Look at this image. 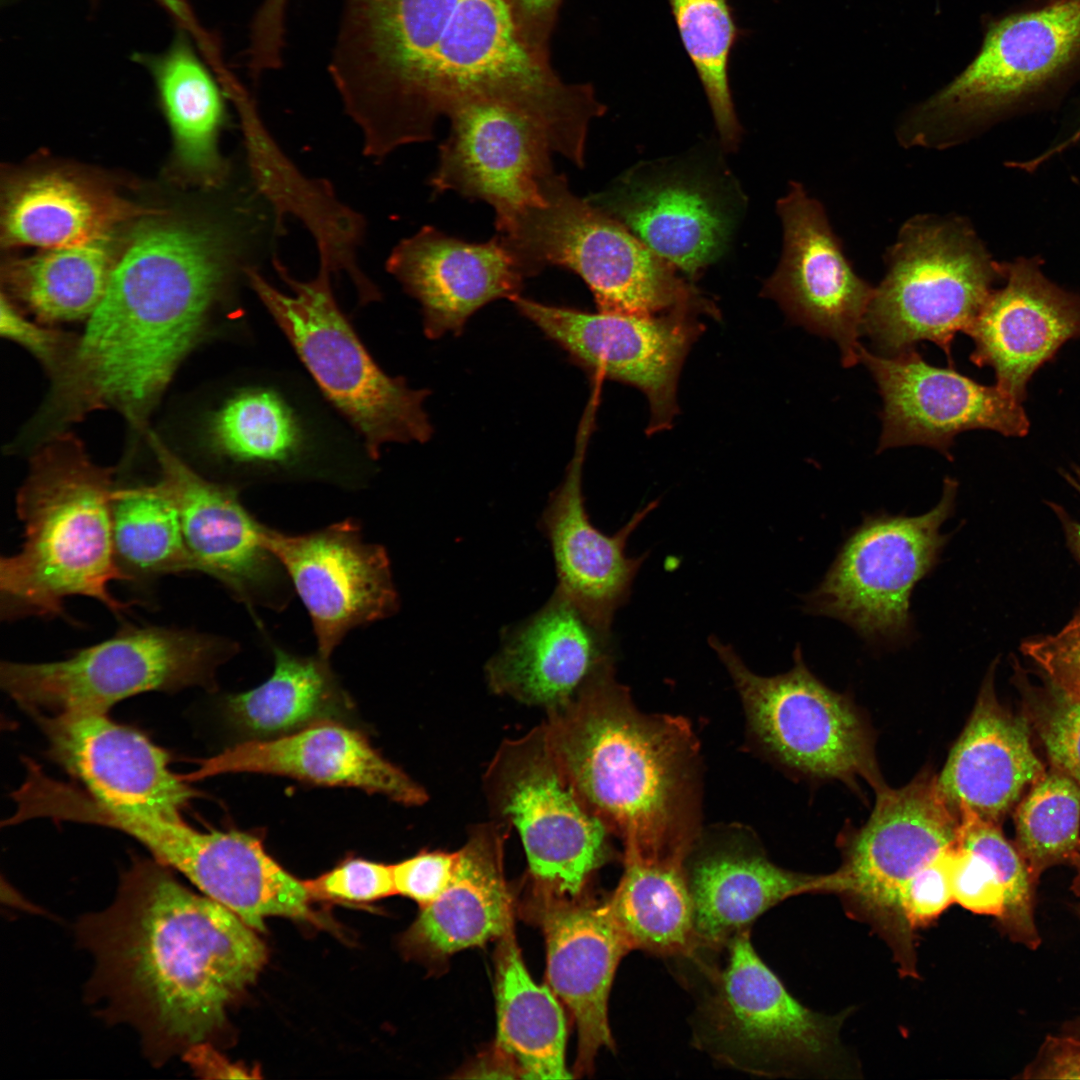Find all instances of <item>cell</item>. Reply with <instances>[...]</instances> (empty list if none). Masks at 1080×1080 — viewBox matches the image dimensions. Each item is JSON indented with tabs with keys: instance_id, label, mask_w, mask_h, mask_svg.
<instances>
[{
	"instance_id": "1",
	"label": "cell",
	"mask_w": 1080,
	"mask_h": 1080,
	"mask_svg": "<svg viewBox=\"0 0 1080 1080\" xmlns=\"http://www.w3.org/2000/svg\"><path fill=\"white\" fill-rule=\"evenodd\" d=\"M172 871L134 858L112 903L76 928L93 960L90 1002L134 1028L155 1064L209 1042L266 961L256 930Z\"/></svg>"
},
{
	"instance_id": "2",
	"label": "cell",
	"mask_w": 1080,
	"mask_h": 1080,
	"mask_svg": "<svg viewBox=\"0 0 1080 1080\" xmlns=\"http://www.w3.org/2000/svg\"><path fill=\"white\" fill-rule=\"evenodd\" d=\"M329 72L376 162L432 139L462 102L560 78L522 41L504 0H344Z\"/></svg>"
},
{
	"instance_id": "3",
	"label": "cell",
	"mask_w": 1080,
	"mask_h": 1080,
	"mask_svg": "<svg viewBox=\"0 0 1080 1080\" xmlns=\"http://www.w3.org/2000/svg\"><path fill=\"white\" fill-rule=\"evenodd\" d=\"M261 258L257 231L234 213L222 222L139 229L55 374L52 402L59 416L79 420L92 410L115 408L141 422L230 280Z\"/></svg>"
},
{
	"instance_id": "4",
	"label": "cell",
	"mask_w": 1080,
	"mask_h": 1080,
	"mask_svg": "<svg viewBox=\"0 0 1080 1080\" xmlns=\"http://www.w3.org/2000/svg\"><path fill=\"white\" fill-rule=\"evenodd\" d=\"M547 714L563 774L624 848L687 856L700 835L698 742L689 722L637 710L613 663Z\"/></svg>"
},
{
	"instance_id": "5",
	"label": "cell",
	"mask_w": 1080,
	"mask_h": 1080,
	"mask_svg": "<svg viewBox=\"0 0 1080 1080\" xmlns=\"http://www.w3.org/2000/svg\"><path fill=\"white\" fill-rule=\"evenodd\" d=\"M113 474L72 437L55 439L33 457L16 497L23 542L0 559L2 621L65 618V602L75 596L98 601L121 620L139 603L119 600L110 589L124 582L113 544Z\"/></svg>"
},
{
	"instance_id": "6",
	"label": "cell",
	"mask_w": 1080,
	"mask_h": 1080,
	"mask_svg": "<svg viewBox=\"0 0 1080 1080\" xmlns=\"http://www.w3.org/2000/svg\"><path fill=\"white\" fill-rule=\"evenodd\" d=\"M271 260L291 294L274 287L259 267L249 268L246 280L322 392L361 434L369 457L377 459L388 443L429 440V392L410 388L376 364L336 302L331 271L319 265L313 279L300 281L277 252Z\"/></svg>"
},
{
	"instance_id": "7",
	"label": "cell",
	"mask_w": 1080,
	"mask_h": 1080,
	"mask_svg": "<svg viewBox=\"0 0 1080 1080\" xmlns=\"http://www.w3.org/2000/svg\"><path fill=\"white\" fill-rule=\"evenodd\" d=\"M531 276L558 266L581 277L599 312L658 315L710 309L671 264L618 220L576 196L556 172L543 200L497 229Z\"/></svg>"
},
{
	"instance_id": "8",
	"label": "cell",
	"mask_w": 1080,
	"mask_h": 1080,
	"mask_svg": "<svg viewBox=\"0 0 1080 1080\" xmlns=\"http://www.w3.org/2000/svg\"><path fill=\"white\" fill-rule=\"evenodd\" d=\"M885 264L862 334L885 356L933 342L953 365L954 337L965 332L1003 280V263L993 259L967 219L927 214L902 225Z\"/></svg>"
},
{
	"instance_id": "9",
	"label": "cell",
	"mask_w": 1080,
	"mask_h": 1080,
	"mask_svg": "<svg viewBox=\"0 0 1080 1080\" xmlns=\"http://www.w3.org/2000/svg\"><path fill=\"white\" fill-rule=\"evenodd\" d=\"M239 651L231 638L193 628L123 623L110 638L51 662L3 661V691L31 716L107 713L144 692L215 686Z\"/></svg>"
},
{
	"instance_id": "10",
	"label": "cell",
	"mask_w": 1080,
	"mask_h": 1080,
	"mask_svg": "<svg viewBox=\"0 0 1080 1080\" xmlns=\"http://www.w3.org/2000/svg\"><path fill=\"white\" fill-rule=\"evenodd\" d=\"M1080 56V0H1058L989 26L973 61L900 124L905 146L946 148L998 120Z\"/></svg>"
},
{
	"instance_id": "11",
	"label": "cell",
	"mask_w": 1080,
	"mask_h": 1080,
	"mask_svg": "<svg viewBox=\"0 0 1080 1080\" xmlns=\"http://www.w3.org/2000/svg\"><path fill=\"white\" fill-rule=\"evenodd\" d=\"M750 928L723 947L721 965L702 960L705 991L692 1018L696 1048L730 1068L780 1076L823 1056L842 1017L803 1006L756 953Z\"/></svg>"
},
{
	"instance_id": "12",
	"label": "cell",
	"mask_w": 1080,
	"mask_h": 1080,
	"mask_svg": "<svg viewBox=\"0 0 1080 1080\" xmlns=\"http://www.w3.org/2000/svg\"><path fill=\"white\" fill-rule=\"evenodd\" d=\"M957 488V481L946 477L940 501L919 516L866 515L821 583L804 597V610L847 624L871 645L910 641L911 595L950 539L940 528L954 512Z\"/></svg>"
},
{
	"instance_id": "13",
	"label": "cell",
	"mask_w": 1080,
	"mask_h": 1080,
	"mask_svg": "<svg viewBox=\"0 0 1080 1080\" xmlns=\"http://www.w3.org/2000/svg\"><path fill=\"white\" fill-rule=\"evenodd\" d=\"M708 643L735 685L752 735L778 763L812 778L847 784L860 778L874 791L885 786L862 712L812 674L799 646L789 671L765 677L752 672L730 644L714 635Z\"/></svg>"
},
{
	"instance_id": "14",
	"label": "cell",
	"mask_w": 1080,
	"mask_h": 1080,
	"mask_svg": "<svg viewBox=\"0 0 1080 1080\" xmlns=\"http://www.w3.org/2000/svg\"><path fill=\"white\" fill-rule=\"evenodd\" d=\"M484 786L501 824L519 833L541 894L579 897L611 856L610 832L570 786L543 724L500 745Z\"/></svg>"
},
{
	"instance_id": "15",
	"label": "cell",
	"mask_w": 1080,
	"mask_h": 1080,
	"mask_svg": "<svg viewBox=\"0 0 1080 1080\" xmlns=\"http://www.w3.org/2000/svg\"><path fill=\"white\" fill-rule=\"evenodd\" d=\"M715 158L641 162L587 199L675 269L694 278L727 251L745 198Z\"/></svg>"
},
{
	"instance_id": "16",
	"label": "cell",
	"mask_w": 1080,
	"mask_h": 1080,
	"mask_svg": "<svg viewBox=\"0 0 1080 1080\" xmlns=\"http://www.w3.org/2000/svg\"><path fill=\"white\" fill-rule=\"evenodd\" d=\"M446 117L450 132L429 181L435 193L485 201L495 210L496 229L543 200L544 185L555 173L554 150L535 105L480 97L456 105Z\"/></svg>"
},
{
	"instance_id": "17",
	"label": "cell",
	"mask_w": 1080,
	"mask_h": 1080,
	"mask_svg": "<svg viewBox=\"0 0 1080 1080\" xmlns=\"http://www.w3.org/2000/svg\"><path fill=\"white\" fill-rule=\"evenodd\" d=\"M518 311L578 364L600 379L635 386L648 399L650 433L667 429L677 412L684 359L700 333L689 310L658 315L587 313L520 295Z\"/></svg>"
},
{
	"instance_id": "18",
	"label": "cell",
	"mask_w": 1080,
	"mask_h": 1080,
	"mask_svg": "<svg viewBox=\"0 0 1080 1080\" xmlns=\"http://www.w3.org/2000/svg\"><path fill=\"white\" fill-rule=\"evenodd\" d=\"M261 539L307 610L322 657L329 659L351 630L398 612L388 553L364 539L357 521L346 519L302 534L262 524Z\"/></svg>"
},
{
	"instance_id": "19",
	"label": "cell",
	"mask_w": 1080,
	"mask_h": 1080,
	"mask_svg": "<svg viewBox=\"0 0 1080 1080\" xmlns=\"http://www.w3.org/2000/svg\"><path fill=\"white\" fill-rule=\"evenodd\" d=\"M875 792L869 819L844 840L843 863L836 871L840 894L905 938L901 893L921 869L956 844L960 817L928 770L901 788L886 785Z\"/></svg>"
},
{
	"instance_id": "20",
	"label": "cell",
	"mask_w": 1080,
	"mask_h": 1080,
	"mask_svg": "<svg viewBox=\"0 0 1080 1080\" xmlns=\"http://www.w3.org/2000/svg\"><path fill=\"white\" fill-rule=\"evenodd\" d=\"M151 440L159 481L179 509L196 572L220 583L262 629L255 610L280 612L294 595L281 564L262 542L263 523L245 508L236 486L203 477L157 439Z\"/></svg>"
},
{
	"instance_id": "21",
	"label": "cell",
	"mask_w": 1080,
	"mask_h": 1080,
	"mask_svg": "<svg viewBox=\"0 0 1080 1080\" xmlns=\"http://www.w3.org/2000/svg\"><path fill=\"white\" fill-rule=\"evenodd\" d=\"M783 249L763 295L792 321L830 338L844 367L858 362L864 317L875 287L860 278L845 257L822 204L792 182L776 204Z\"/></svg>"
},
{
	"instance_id": "22",
	"label": "cell",
	"mask_w": 1080,
	"mask_h": 1080,
	"mask_svg": "<svg viewBox=\"0 0 1080 1080\" xmlns=\"http://www.w3.org/2000/svg\"><path fill=\"white\" fill-rule=\"evenodd\" d=\"M859 359L871 373L883 400L877 453L923 445L952 460L957 434L989 429L1024 436L1029 429L1021 402L997 385L985 386L948 368L927 363L914 349L893 356L861 346Z\"/></svg>"
},
{
	"instance_id": "23",
	"label": "cell",
	"mask_w": 1080,
	"mask_h": 1080,
	"mask_svg": "<svg viewBox=\"0 0 1080 1080\" xmlns=\"http://www.w3.org/2000/svg\"><path fill=\"white\" fill-rule=\"evenodd\" d=\"M48 757L96 806L118 814L180 820L197 793L169 767V754L105 713L37 714Z\"/></svg>"
},
{
	"instance_id": "24",
	"label": "cell",
	"mask_w": 1080,
	"mask_h": 1080,
	"mask_svg": "<svg viewBox=\"0 0 1080 1080\" xmlns=\"http://www.w3.org/2000/svg\"><path fill=\"white\" fill-rule=\"evenodd\" d=\"M136 839L155 860L183 874L256 931L265 930L270 916L322 922L304 881L283 869L254 835L202 832L183 819H154L138 827Z\"/></svg>"
},
{
	"instance_id": "25",
	"label": "cell",
	"mask_w": 1080,
	"mask_h": 1080,
	"mask_svg": "<svg viewBox=\"0 0 1080 1080\" xmlns=\"http://www.w3.org/2000/svg\"><path fill=\"white\" fill-rule=\"evenodd\" d=\"M579 424L573 457L540 519L557 572L556 589L564 593L601 632L610 635L616 611L629 599L633 581L647 553L626 555L629 536L653 511L648 503L615 534L598 530L588 517L582 494V468L594 425L599 392L593 390Z\"/></svg>"
},
{
	"instance_id": "26",
	"label": "cell",
	"mask_w": 1080,
	"mask_h": 1080,
	"mask_svg": "<svg viewBox=\"0 0 1080 1080\" xmlns=\"http://www.w3.org/2000/svg\"><path fill=\"white\" fill-rule=\"evenodd\" d=\"M386 269L420 303L431 339L460 333L472 314L494 300L519 296L531 276L500 235L471 243L432 226L401 240Z\"/></svg>"
},
{
	"instance_id": "27",
	"label": "cell",
	"mask_w": 1080,
	"mask_h": 1080,
	"mask_svg": "<svg viewBox=\"0 0 1080 1080\" xmlns=\"http://www.w3.org/2000/svg\"><path fill=\"white\" fill-rule=\"evenodd\" d=\"M1040 257L1003 263L1004 286L994 289L965 330L971 361L995 371L996 385L1023 402L1034 372L1069 339L1080 337V296L1050 281Z\"/></svg>"
},
{
	"instance_id": "28",
	"label": "cell",
	"mask_w": 1080,
	"mask_h": 1080,
	"mask_svg": "<svg viewBox=\"0 0 1080 1080\" xmlns=\"http://www.w3.org/2000/svg\"><path fill=\"white\" fill-rule=\"evenodd\" d=\"M700 953L720 951L764 912L801 894L839 893L836 872L799 873L779 867L742 831L698 836L685 860Z\"/></svg>"
},
{
	"instance_id": "29",
	"label": "cell",
	"mask_w": 1080,
	"mask_h": 1080,
	"mask_svg": "<svg viewBox=\"0 0 1080 1080\" xmlns=\"http://www.w3.org/2000/svg\"><path fill=\"white\" fill-rule=\"evenodd\" d=\"M539 920L549 987L577 1030L575 1070L586 1074L602 1048L614 1049L608 1000L622 957L632 950L603 901L543 896Z\"/></svg>"
},
{
	"instance_id": "30",
	"label": "cell",
	"mask_w": 1080,
	"mask_h": 1080,
	"mask_svg": "<svg viewBox=\"0 0 1080 1080\" xmlns=\"http://www.w3.org/2000/svg\"><path fill=\"white\" fill-rule=\"evenodd\" d=\"M609 635L560 590L536 613L503 633L485 667L489 688L547 712L571 702L613 663Z\"/></svg>"
},
{
	"instance_id": "31",
	"label": "cell",
	"mask_w": 1080,
	"mask_h": 1080,
	"mask_svg": "<svg viewBox=\"0 0 1080 1080\" xmlns=\"http://www.w3.org/2000/svg\"><path fill=\"white\" fill-rule=\"evenodd\" d=\"M242 772L358 788L407 806L422 805L428 799L424 788L386 760L361 732L329 720L234 745L201 761L193 778Z\"/></svg>"
},
{
	"instance_id": "32",
	"label": "cell",
	"mask_w": 1080,
	"mask_h": 1080,
	"mask_svg": "<svg viewBox=\"0 0 1080 1080\" xmlns=\"http://www.w3.org/2000/svg\"><path fill=\"white\" fill-rule=\"evenodd\" d=\"M993 675L994 665L937 784L958 815L971 813L999 824L1046 770L1033 749L1028 719L1000 705Z\"/></svg>"
},
{
	"instance_id": "33",
	"label": "cell",
	"mask_w": 1080,
	"mask_h": 1080,
	"mask_svg": "<svg viewBox=\"0 0 1080 1080\" xmlns=\"http://www.w3.org/2000/svg\"><path fill=\"white\" fill-rule=\"evenodd\" d=\"M497 823L472 828L458 850L444 892L421 912L403 936L408 952L443 960L512 932V899L503 868L504 830Z\"/></svg>"
},
{
	"instance_id": "34",
	"label": "cell",
	"mask_w": 1080,
	"mask_h": 1080,
	"mask_svg": "<svg viewBox=\"0 0 1080 1080\" xmlns=\"http://www.w3.org/2000/svg\"><path fill=\"white\" fill-rule=\"evenodd\" d=\"M686 857L624 848L623 873L607 903L632 950L682 960L700 953Z\"/></svg>"
},
{
	"instance_id": "35",
	"label": "cell",
	"mask_w": 1080,
	"mask_h": 1080,
	"mask_svg": "<svg viewBox=\"0 0 1080 1080\" xmlns=\"http://www.w3.org/2000/svg\"><path fill=\"white\" fill-rule=\"evenodd\" d=\"M134 208L60 173L35 175L6 194L2 237L7 245L54 249L106 238Z\"/></svg>"
},
{
	"instance_id": "36",
	"label": "cell",
	"mask_w": 1080,
	"mask_h": 1080,
	"mask_svg": "<svg viewBox=\"0 0 1080 1080\" xmlns=\"http://www.w3.org/2000/svg\"><path fill=\"white\" fill-rule=\"evenodd\" d=\"M496 1047L522 1078H571L565 1062L567 1029L558 997L533 980L512 932L500 939L496 957Z\"/></svg>"
},
{
	"instance_id": "37",
	"label": "cell",
	"mask_w": 1080,
	"mask_h": 1080,
	"mask_svg": "<svg viewBox=\"0 0 1080 1080\" xmlns=\"http://www.w3.org/2000/svg\"><path fill=\"white\" fill-rule=\"evenodd\" d=\"M151 64L180 163L204 184L219 186L228 168L218 150L225 120L218 86L183 38Z\"/></svg>"
},
{
	"instance_id": "38",
	"label": "cell",
	"mask_w": 1080,
	"mask_h": 1080,
	"mask_svg": "<svg viewBox=\"0 0 1080 1080\" xmlns=\"http://www.w3.org/2000/svg\"><path fill=\"white\" fill-rule=\"evenodd\" d=\"M274 668L259 686L225 700L230 723L240 732L267 739L328 720L344 703L329 659L302 656L272 646Z\"/></svg>"
},
{
	"instance_id": "39",
	"label": "cell",
	"mask_w": 1080,
	"mask_h": 1080,
	"mask_svg": "<svg viewBox=\"0 0 1080 1080\" xmlns=\"http://www.w3.org/2000/svg\"><path fill=\"white\" fill-rule=\"evenodd\" d=\"M111 516L115 558L125 583L143 590L166 576L197 573L179 509L159 480L115 484Z\"/></svg>"
},
{
	"instance_id": "40",
	"label": "cell",
	"mask_w": 1080,
	"mask_h": 1080,
	"mask_svg": "<svg viewBox=\"0 0 1080 1080\" xmlns=\"http://www.w3.org/2000/svg\"><path fill=\"white\" fill-rule=\"evenodd\" d=\"M106 238L47 249L8 266L9 291L44 324L88 319L115 265Z\"/></svg>"
},
{
	"instance_id": "41",
	"label": "cell",
	"mask_w": 1080,
	"mask_h": 1080,
	"mask_svg": "<svg viewBox=\"0 0 1080 1080\" xmlns=\"http://www.w3.org/2000/svg\"><path fill=\"white\" fill-rule=\"evenodd\" d=\"M950 878L954 903L975 914L1001 918L1007 905L1022 907L1035 893V883L1015 845L999 824L970 818L960 827L951 852Z\"/></svg>"
},
{
	"instance_id": "42",
	"label": "cell",
	"mask_w": 1080,
	"mask_h": 1080,
	"mask_svg": "<svg viewBox=\"0 0 1080 1080\" xmlns=\"http://www.w3.org/2000/svg\"><path fill=\"white\" fill-rule=\"evenodd\" d=\"M684 49L707 97L721 145L735 149L741 126L730 88L732 50L741 34L729 0H668Z\"/></svg>"
},
{
	"instance_id": "43",
	"label": "cell",
	"mask_w": 1080,
	"mask_h": 1080,
	"mask_svg": "<svg viewBox=\"0 0 1080 1080\" xmlns=\"http://www.w3.org/2000/svg\"><path fill=\"white\" fill-rule=\"evenodd\" d=\"M215 450L238 463L284 465L298 453L300 426L292 410L272 391L238 393L212 417Z\"/></svg>"
},
{
	"instance_id": "44",
	"label": "cell",
	"mask_w": 1080,
	"mask_h": 1080,
	"mask_svg": "<svg viewBox=\"0 0 1080 1080\" xmlns=\"http://www.w3.org/2000/svg\"><path fill=\"white\" fill-rule=\"evenodd\" d=\"M1015 847L1033 880L1048 868L1072 864L1080 852V786L1052 767L1019 803Z\"/></svg>"
},
{
	"instance_id": "45",
	"label": "cell",
	"mask_w": 1080,
	"mask_h": 1080,
	"mask_svg": "<svg viewBox=\"0 0 1080 1080\" xmlns=\"http://www.w3.org/2000/svg\"><path fill=\"white\" fill-rule=\"evenodd\" d=\"M1034 727L1052 767L1080 786V701L1048 682L1032 709Z\"/></svg>"
},
{
	"instance_id": "46",
	"label": "cell",
	"mask_w": 1080,
	"mask_h": 1080,
	"mask_svg": "<svg viewBox=\"0 0 1080 1080\" xmlns=\"http://www.w3.org/2000/svg\"><path fill=\"white\" fill-rule=\"evenodd\" d=\"M304 883L313 899L365 903L396 894L392 865L360 858L346 860Z\"/></svg>"
},
{
	"instance_id": "47",
	"label": "cell",
	"mask_w": 1080,
	"mask_h": 1080,
	"mask_svg": "<svg viewBox=\"0 0 1080 1080\" xmlns=\"http://www.w3.org/2000/svg\"><path fill=\"white\" fill-rule=\"evenodd\" d=\"M953 847L921 869L904 887L899 909L905 930L927 926L954 903L950 878Z\"/></svg>"
},
{
	"instance_id": "48",
	"label": "cell",
	"mask_w": 1080,
	"mask_h": 1080,
	"mask_svg": "<svg viewBox=\"0 0 1080 1080\" xmlns=\"http://www.w3.org/2000/svg\"><path fill=\"white\" fill-rule=\"evenodd\" d=\"M1021 648L1050 684L1080 701V611L1057 633L1026 641Z\"/></svg>"
},
{
	"instance_id": "49",
	"label": "cell",
	"mask_w": 1080,
	"mask_h": 1080,
	"mask_svg": "<svg viewBox=\"0 0 1080 1080\" xmlns=\"http://www.w3.org/2000/svg\"><path fill=\"white\" fill-rule=\"evenodd\" d=\"M457 860L458 851L423 850L393 864L396 894L414 900L421 908L431 904L449 885Z\"/></svg>"
},
{
	"instance_id": "50",
	"label": "cell",
	"mask_w": 1080,
	"mask_h": 1080,
	"mask_svg": "<svg viewBox=\"0 0 1080 1080\" xmlns=\"http://www.w3.org/2000/svg\"><path fill=\"white\" fill-rule=\"evenodd\" d=\"M0 312L1 336L22 345L56 374L78 339L27 320L4 295Z\"/></svg>"
},
{
	"instance_id": "51",
	"label": "cell",
	"mask_w": 1080,
	"mask_h": 1080,
	"mask_svg": "<svg viewBox=\"0 0 1080 1080\" xmlns=\"http://www.w3.org/2000/svg\"><path fill=\"white\" fill-rule=\"evenodd\" d=\"M564 0H504L526 46L550 60V40Z\"/></svg>"
},
{
	"instance_id": "52",
	"label": "cell",
	"mask_w": 1080,
	"mask_h": 1080,
	"mask_svg": "<svg viewBox=\"0 0 1080 1080\" xmlns=\"http://www.w3.org/2000/svg\"><path fill=\"white\" fill-rule=\"evenodd\" d=\"M1026 1078H1080V1039L1073 1036L1050 1037L1035 1062L1025 1071Z\"/></svg>"
},
{
	"instance_id": "53",
	"label": "cell",
	"mask_w": 1080,
	"mask_h": 1080,
	"mask_svg": "<svg viewBox=\"0 0 1080 1080\" xmlns=\"http://www.w3.org/2000/svg\"><path fill=\"white\" fill-rule=\"evenodd\" d=\"M184 1061L201 1078H250L248 1071L229 1062L209 1042L189 1047L183 1054Z\"/></svg>"
},
{
	"instance_id": "54",
	"label": "cell",
	"mask_w": 1080,
	"mask_h": 1080,
	"mask_svg": "<svg viewBox=\"0 0 1080 1080\" xmlns=\"http://www.w3.org/2000/svg\"><path fill=\"white\" fill-rule=\"evenodd\" d=\"M1067 481L1078 491L1080 494V468H1076L1072 474H1066ZM1060 515V519L1063 523L1067 542L1080 562V523L1072 520L1062 511H1057Z\"/></svg>"
},
{
	"instance_id": "55",
	"label": "cell",
	"mask_w": 1080,
	"mask_h": 1080,
	"mask_svg": "<svg viewBox=\"0 0 1080 1080\" xmlns=\"http://www.w3.org/2000/svg\"><path fill=\"white\" fill-rule=\"evenodd\" d=\"M183 27L194 30L196 23L187 0H157Z\"/></svg>"
},
{
	"instance_id": "56",
	"label": "cell",
	"mask_w": 1080,
	"mask_h": 1080,
	"mask_svg": "<svg viewBox=\"0 0 1080 1080\" xmlns=\"http://www.w3.org/2000/svg\"><path fill=\"white\" fill-rule=\"evenodd\" d=\"M1072 864L1076 868V875L1073 879L1071 889L1077 896L1080 897V852L1076 856Z\"/></svg>"
},
{
	"instance_id": "57",
	"label": "cell",
	"mask_w": 1080,
	"mask_h": 1080,
	"mask_svg": "<svg viewBox=\"0 0 1080 1080\" xmlns=\"http://www.w3.org/2000/svg\"><path fill=\"white\" fill-rule=\"evenodd\" d=\"M1069 1031V1035L1080 1038V1018L1071 1025Z\"/></svg>"
},
{
	"instance_id": "58",
	"label": "cell",
	"mask_w": 1080,
	"mask_h": 1080,
	"mask_svg": "<svg viewBox=\"0 0 1080 1080\" xmlns=\"http://www.w3.org/2000/svg\"><path fill=\"white\" fill-rule=\"evenodd\" d=\"M1077 912H1078V914L1080 915V905H1079V906H1078V908H1077Z\"/></svg>"
},
{
	"instance_id": "59",
	"label": "cell",
	"mask_w": 1080,
	"mask_h": 1080,
	"mask_svg": "<svg viewBox=\"0 0 1080 1080\" xmlns=\"http://www.w3.org/2000/svg\"><path fill=\"white\" fill-rule=\"evenodd\" d=\"M1077 132H1078V134L1080 135V127H1079V128L1077 129Z\"/></svg>"
}]
</instances>
